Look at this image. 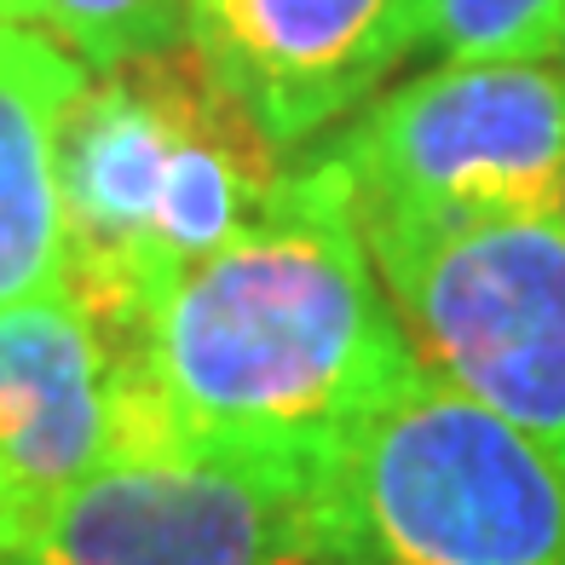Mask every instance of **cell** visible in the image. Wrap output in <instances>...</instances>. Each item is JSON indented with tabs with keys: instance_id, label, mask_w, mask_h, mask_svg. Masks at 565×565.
I'll list each match as a JSON object with an SVG mask.
<instances>
[{
	"instance_id": "2",
	"label": "cell",
	"mask_w": 565,
	"mask_h": 565,
	"mask_svg": "<svg viewBox=\"0 0 565 565\" xmlns=\"http://www.w3.org/2000/svg\"><path fill=\"white\" fill-rule=\"evenodd\" d=\"M289 150L191 41L87 75L58 134L64 282L127 341L168 282L266 214Z\"/></svg>"
},
{
	"instance_id": "12",
	"label": "cell",
	"mask_w": 565,
	"mask_h": 565,
	"mask_svg": "<svg viewBox=\"0 0 565 565\" xmlns=\"http://www.w3.org/2000/svg\"><path fill=\"white\" fill-rule=\"evenodd\" d=\"M18 536H23V520H18V513H12L7 502H0V548L18 543Z\"/></svg>"
},
{
	"instance_id": "3",
	"label": "cell",
	"mask_w": 565,
	"mask_h": 565,
	"mask_svg": "<svg viewBox=\"0 0 565 565\" xmlns=\"http://www.w3.org/2000/svg\"><path fill=\"white\" fill-rule=\"evenodd\" d=\"M329 565H565V461L409 370L318 461Z\"/></svg>"
},
{
	"instance_id": "8",
	"label": "cell",
	"mask_w": 565,
	"mask_h": 565,
	"mask_svg": "<svg viewBox=\"0 0 565 565\" xmlns=\"http://www.w3.org/2000/svg\"><path fill=\"white\" fill-rule=\"evenodd\" d=\"M427 0H191L185 41L277 150L358 116L422 46Z\"/></svg>"
},
{
	"instance_id": "9",
	"label": "cell",
	"mask_w": 565,
	"mask_h": 565,
	"mask_svg": "<svg viewBox=\"0 0 565 565\" xmlns=\"http://www.w3.org/2000/svg\"><path fill=\"white\" fill-rule=\"evenodd\" d=\"M87 75L58 41L0 23V306L64 282L58 134Z\"/></svg>"
},
{
	"instance_id": "7",
	"label": "cell",
	"mask_w": 565,
	"mask_h": 565,
	"mask_svg": "<svg viewBox=\"0 0 565 565\" xmlns=\"http://www.w3.org/2000/svg\"><path fill=\"white\" fill-rule=\"evenodd\" d=\"M139 450L127 347L58 282L0 306V502L23 525L70 484Z\"/></svg>"
},
{
	"instance_id": "5",
	"label": "cell",
	"mask_w": 565,
	"mask_h": 565,
	"mask_svg": "<svg viewBox=\"0 0 565 565\" xmlns=\"http://www.w3.org/2000/svg\"><path fill=\"white\" fill-rule=\"evenodd\" d=\"M323 150L358 214H559L565 64H439L370 98Z\"/></svg>"
},
{
	"instance_id": "13",
	"label": "cell",
	"mask_w": 565,
	"mask_h": 565,
	"mask_svg": "<svg viewBox=\"0 0 565 565\" xmlns=\"http://www.w3.org/2000/svg\"><path fill=\"white\" fill-rule=\"evenodd\" d=\"M559 220H565V191H559Z\"/></svg>"
},
{
	"instance_id": "11",
	"label": "cell",
	"mask_w": 565,
	"mask_h": 565,
	"mask_svg": "<svg viewBox=\"0 0 565 565\" xmlns=\"http://www.w3.org/2000/svg\"><path fill=\"white\" fill-rule=\"evenodd\" d=\"M422 53L445 64H559L565 0H427Z\"/></svg>"
},
{
	"instance_id": "4",
	"label": "cell",
	"mask_w": 565,
	"mask_h": 565,
	"mask_svg": "<svg viewBox=\"0 0 565 565\" xmlns=\"http://www.w3.org/2000/svg\"><path fill=\"white\" fill-rule=\"evenodd\" d=\"M358 231L416 364L565 461V220L358 214Z\"/></svg>"
},
{
	"instance_id": "6",
	"label": "cell",
	"mask_w": 565,
	"mask_h": 565,
	"mask_svg": "<svg viewBox=\"0 0 565 565\" xmlns=\"http://www.w3.org/2000/svg\"><path fill=\"white\" fill-rule=\"evenodd\" d=\"M0 565H329L318 468L139 450L46 502Z\"/></svg>"
},
{
	"instance_id": "1",
	"label": "cell",
	"mask_w": 565,
	"mask_h": 565,
	"mask_svg": "<svg viewBox=\"0 0 565 565\" xmlns=\"http://www.w3.org/2000/svg\"><path fill=\"white\" fill-rule=\"evenodd\" d=\"M139 450L318 468L416 370L329 150L282 173L266 214L185 266L127 329Z\"/></svg>"
},
{
	"instance_id": "10",
	"label": "cell",
	"mask_w": 565,
	"mask_h": 565,
	"mask_svg": "<svg viewBox=\"0 0 565 565\" xmlns=\"http://www.w3.org/2000/svg\"><path fill=\"white\" fill-rule=\"evenodd\" d=\"M191 0H0V23L58 41L93 75L185 41Z\"/></svg>"
}]
</instances>
